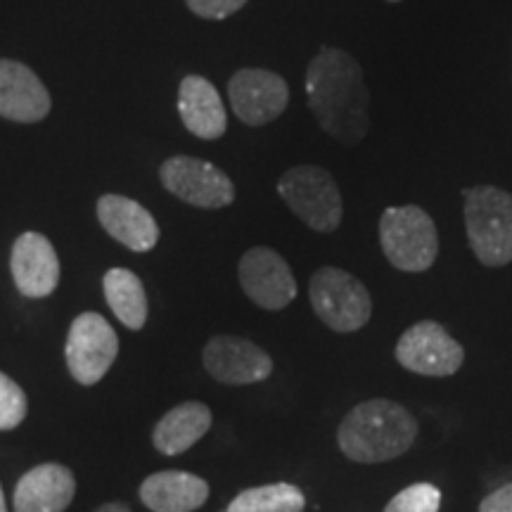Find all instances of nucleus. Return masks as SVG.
Instances as JSON below:
<instances>
[{
	"mask_svg": "<svg viewBox=\"0 0 512 512\" xmlns=\"http://www.w3.org/2000/svg\"><path fill=\"white\" fill-rule=\"evenodd\" d=\"M479 512H512V482L486 496L479 503Z\"/></svg>",
	"mask_w": 512,
	"mask_h": 512,
	"instance_id": "nucleus-25",
	"label": "nucleus"
},
{
	"mask_svg": "<svg viewBox=\"0 0 512 512\" xmlns=\"http://www.w3.org/2000/svg\"><path fill=\"white\" fill-rule=\"evenodd\" d=\"M98 219L102 228L131 252H150L159 240L155 216L143 204L124 195H102L98 200Z\"/></svg>",
	"mask_w": 512,
	"mask_h": 512,
	"instance_id": "nucleus-16",
	"label": "nucleus"
},
{
	"mask_svg": "<svg viewBox=\"0 0 512 512\" xmlns=\"http://www.w3.org/2000/svg\"><path fill=\"white\" fill-rule=\"evenodd\" d=\"M178 114L192 136L216 140L226 133L228 114L216 86L204 76H185L178 88Z\"/></svg>",
	"mask_w": 512,
	"mask_h": 512,
	"instance_id": "nucleus-17",
	"label": "nucleus"
},
{
	"mask_svg": "<svg viewBox=\"0 0 512 512\" xmlns=\"http://www.w3.org/2000/svg\"><path fill=\"white\" fill-rule=\"evenodd\" d=\"M95 512H131V508L124 503H105V505H100Z\"/></svg>",
	"mask_w": 512,
	"mask_h": 512,
	"instance_id": "nucleus-26",
	"label": "nucleus"
},
{
	"mask_svg": "<svg viewBox=\"0 0 512 512\" xmlns=\"http://www.w3.org/2000/svg\"><path fill=\"white\" fill-rule=\"evenodd\" d=\"M240 285L256 306L280 311L297 297V280L287 261L271 247H252L240 259Z\"/></svg>",
	"mask_w": 512,
	"mask_h": 512,
	"instance_id": "nucleus-11",
	"label": "nucleus"
},
{
	"mask_svg": "<svg viewBox=\"0 0 512 512\" xmlns=\"http://www.w3.org/2000/svg\"><path fill=\"white\" fill-rule=\"evenodd\" d=\"M441 491L434 484H413L396 494L384 512H439Z\"/></svg>",
	"mask_w": 512,
	"mask_h": 512,
	"instance_id": "nucleus-23",
	"label": "nucleus"
},
{
	"mask_svg": "<svg viewBox=\"0 0 512 512\" xmlns=\"http://www.w3.org/2000/svg\"><path fill=\"white\" fill-rule=\"evenodd\" d=\"M309 297L316 316L335 332H356L373 316L368 287L335 266H323L311 275Z\"/></svg>",
	"mask_w": 512,
	"mask_h": 512,
	"instance_id": "nucleus-6",
	"label": "nucleus"
},
{
	"mask_svg": "<svg viewBox=\"0 0 512 512\" xmlns=\"http://www.w3.org/2000/svg\"><path fill=\"white\" fill-rule=\"evenodd\" d=\"M278 195L292 209V214L316 233H332L342 223V192L323 166L302 164L285 171L278 181Z\"/></svg>",
	"mask_w": 512,
	"mask_h": 512,
	"instance_id": "nucleus-5",
	"label": "nucleus"
},
{
	"mask_svg": "<svg viewBox=\"0 0 512 512\" xmlns=\"http://www.w3.org/2000/svg\"><path fill=\"white\" fill-rule=\"evenodd\" d=\"M0 512H8V505H5V496H3V486H0Z\"/></svg>",
	"mask_w": 512,
	"mask_h": 512,
	"instance_id": "nucleus-27",
	"label": "nucleus"
},
{
	"mask_svg": "<svg viewBox=\"0 0 512 512\" xmlns=\"http://www.w3.org/2000/svg\"><path fill=\"white\" fill-rule=\"evenodd\" d=\"M396 361L415 375L448 377L463 368L465 351L437 320H420L396 342Z\"/></svg>",
	"mask_w": 512,
	"mask_h": 512,
	"instance_id": "nucleus-8",
	"label": "nucleus"
},
{
	"mask_svg": "<svg viewBox=\"0 0 512 512\" xmlns=\"http://www.w3.org/2000/svg\"><path fill=\"white\" fill-rule=\"evenodd\" d=\"M418 439V420L401 403L370 399L358 403L337 430V444L354 463L377 465L403 456Z\"/></svg>",
	"mask_w": 512,
	"mask_h": 512,
	"instance_id": "nucleus-2",
	"label": "nucleus"
},
{
	"mask_svg": "<svg viewBox=\"0 0 512 512\" xmlns=\"http://www.w3.org/2000/svg\"><path fill=\"white\" fill-rule=\"evenodd\" d=\"M306 100L328 136L358 145L370 131V93L361 62L342 48H320L306 69Z\"/></svg>",
	"mask_w": 512,
	"mask_h": 512,
	"instance_id": "nucleus-1",
	"label": "nucleus"
},
{
	"mask_svg": "<svg viewBox=\"0 0 512 512\" xmlns=\"http://www.w3.org/2000/svg\"><path fill=\"white\" fill-rule=\"evenodd\" d=\"M377 233L387 261L403 273H425L437 261V223L418 204L384 209Z\"/></svg>",
	"mask_w": 512,
	"mask_h": 512,
	"instance_id": "nucleus-4",
	"label": "nucleus"
},
{
	"mask_svg": "<svg viewBox=\"0 0 512 512\" xmlns=\"http://www.w3.org/2000/svg\"><path fill=\"white\" fill-rule=\"evenodd\" d=\"M306 498L299 486L280 482L240 491L226 512H304Z\"/></svg>",
	"mask_w": 512,
	"mask_h": 512,
	"instance_id": "nucleus-21",
	"label": "nucleus"
},
{
	"mask_svg": "<svg viewBox=\"0 0 512 512\" xmlns=\"http://www.w3.org/2000/svg\"><path fill=\"white\" fill-rule=\"evenodd\" d=\"M12 278L17 290L29 299H43L60 283V259L55 247L41 233L19 235L10 256Z\"/></svg>",
	"mask_w": 512,
	"mask_h": 512,
	"instance_id": "nucleus-13",
	"label": "nucleus"
},
{
	"mask_svg": "<svg viewBox=\"0 0 512 512\" xmlns=\"http://www.w3.org/2000/svg\"><path fill=\"white\" fill-rule=\"evenodd\" d=\"M211 427V411L200 401H185L171 408L152 432V444L164 456H178L200 441Z\"/></svg>",
	"mask_w": 512,
	"mask_h": 512,
	"instance_id": "nucleus-19",
	"label": "nucleus"
},
{
	"mask_svg": "<svg viewBox=\"0 0 512 512\" xmlns=\"http://www.w3.org/2000/svg\"><path fill=\"white\" fill-rule=\"evenodd\" d=\"M162 185L178 200L200 209H221L233 204L235 185L219 166L197 157H171L159 169Z\"/></svg>",
	"mask_w": 512,
	"mask_h": 512,
	"instance_id": "nucleus-9",
	"label": "nucleus"
},
{
	"mask_svg": "<svg viewBox=\"0 0 512 512\" xmlns=\"http://www.w3.org/2000/svg\"><path fill=\"white\" fill-rule=\"evenodd\" d=\"M29 401L15 380L0 373V432L15 430L27 418Z\"/></svg>",
	"mask_w": 512,
	"mask_h": 512,
	"instance_id": "nucleus-22",
	"label": "nucleus"
},
{
	"mask_svg": "<svg viewBox=\"0 0 512 512\" xmlns=\"http://www.w3.org/2000/svg\"><path fill=\"white\" fill-rule=\"evenodd\" d=\"M76 479L69 467L46 463L29 470L15 486L17 512H64L74 501Z\"/></svg>",
	"mask_w": 512,
	"mask_h": 512,
	"instance_id": "nucleus-15",
	"label": "nucleus"
},
{
	"mask_svg": "<svg viewBox=\"0 0 512 512\" xmlns=\"http://www.w3.org/2000/svg\"><path fill=\"white\" fill-rule=\"evenodd\" d=\"M202 358L207 373L223 384H254L273 373L271 356L245 337H211Z\"/></svg>",
	"mask_w": 512,
	"mask_h": 512,
	"instance_id": "nucleus-12",
	"label": "nucleus"
},
{
	"mask_svg": "<svg viewBox=\"0 0 512 512\" xmlns=\"http://www.w3.org/2000/svg\"><path fill=\"white\" fill-rule=\"evenodd\" d=\"M387 3H401V0H387Z\"/></svg>",
	"mask_w": 512,
	"mask_h": 512,
	"instance_id": "nucleus-28",
	"label": "nucleus"
},
{
	"mask_svg": "<svg viewBox=\"0 0 512 512\" xmlns=\"http://www.w3.org/2000/svg\"><path fill=\"white\" fill-rule=\"evenodd\" d=\"M228 100L242 124L264 126L285 112L290 88L283 76L268 69H240L228 81Z\"/></svg>",
	"mask_w": 512,
	"mask_h": 512,
	"instance_id": "nucleus-10",
	"label": "nucleus"
},
{
	"mask_svg": "<svg viewBox=\"0 0 512 512\" xmlns=\"http://www.w3.org/2000/svg\"><path fill=\"white\" fill-rule=\"evenodd\" d=\"M50 112V93L27 64L0 60V117L36 124Z\"/></svg>",
	"mask_w": 512,
	"mask_h": 512,
	"instance_id": "nucleus-14",
	"label": "nucleus"
},
{
	"mask_svg": "<svg viewBox=\"0 0 512 512\" xmlns=\"http://www.w3.org/2000/svg\"><path fill=\"white\" fill-rule=\"evenodd\" d=\"M465 230L479 264H512V195L496 185H475L463 192Z\"/></svg>",
	"mask_w": 512,
	"mask_h": 512,
	"instance_id": "nucleus-3",
	"label": "nucleus"
},
{
	"mask_svg": "<svg viewBox=\"0 0 512 512\" xmlns=\"http://www.w3.org/2000/svg\"><path fill=\"white\" fill-rule=\"evenodd\" d=\"M209 498V484L192 472L164 470L140 486V501L152 512H192Z\"/></svg>",
	"mask_w": 512,
	"mask_h": 512,
	"instance_id": "nucleus-18",
	"label": "nucleus"
},
{
	"mask_svg": "<svg viewBox=\"0 0 512 512\" xmlns=\"http://www.w3.org/2000/svg\"><path fill=\"white\" fill-rule=\"evenodd\" d=\"M119 354V337L100 313H81L67 335V368L76 382L98 384Z\"/></svg>",
	"mask_w": 512,
	"mask_h": 512,
	"instance_id": "nucleus-7",
	"label": "nucleus"
},
{
	"mask_svg": "<svg viewBox=\"0 0 512 512\" xmlns=\"http://www.w3.org/2000/svg\"><path fill=\"white\" fill-rule=\"evenodd\" d=\"M105 299L121 323L140 330L147 320V294L140 278L128 268H112L105 275Z\"/></svg>",
	"mask_w": 512,
	"mask_h": 512,
	"instance_id": "nucleus-20",
	"label": "nucleus"
},
{
	"mask_svg": "<svg viewBox=\"0 0 512 512\" xmlns=\"http://www.w3.org/2000/svg\"><path fill=\"white\" fill-rule=\"evenodd\" d=\"M197 17L226 19L247 5V0H185Z\"/></svg>",
	"mask_w": 512,
	"mask_h": 512,
	"instance_id": "nucleus-24",
	"label": "nucleus"
}]
</instances>
